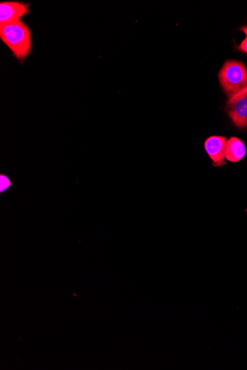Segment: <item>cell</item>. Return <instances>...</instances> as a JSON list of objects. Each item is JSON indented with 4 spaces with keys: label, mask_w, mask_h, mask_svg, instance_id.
<instances>
[{
    "label": "cell",
    "mask_w": 247,
    "mask_h": 370,
    "mask_svg": "<svg viewBox=\"0 0 247 370\" xmlns=\"http://www.w3.org/2000/svg\"><path fill=\"white\" fill-rule=\"evenodd\" d=\"M30 4L20 1H3L0 3V26L22 21L28 13Z\"/></svg>",
    "instance_id": "obj_4"
},
{
    "label": "cell",
    "mask_w": 247,
    "mask_h": 370,
    "mask_svg": "<svg viewBox=\"0 0 247 370\" xmlns=\"http://www.w3.org/2000/svg\"><path fill=\"white\" fill-rule=\"evenodd\" d=\"M0 38L18 60H24L32 51L31 29L23 21L0 26Z\"/></svg>",
    "instance_id": "obj_1"
},
{
    "label": "cell",
    "mask_w": 247,
    "mask_h": 370,
    "mask_svg": "<svg viewBox=\"0 0 247 370\" xmlns=\"http://www.w3.org/2000/svg\"><path fill=\"white\" fill-rule=\"evenodd\" d=\"M226 108L237 128H247V91L228 100Z\"/></svg>",
    "instance_id": "obj_3"
},
{
    "label": "cell",
    "mask_w": 247,
    "mask_h": 370,
    "mask_svg": "<svg viewBox=\"0 0 247 370\" xmlns=\"http://www.w3.org/2000/svg\"><path fill=\"white\" fill-rule=\"evenodd\" d=\"M243 32L246 34L245 40L242 43L239 47V49L245 53H247V26L242 28Z\"/></svg>",
    "instance_id": "obj_8"
},
{
    "label": "cell",
    "mask_w": 247,
    "mask_h": 370,
    "mask_svg": "<svg viewBox=\"0 0 247 370\" xmlns=\"http://www.w3.org/2000/svg\"><path fill=\"white\" fill-rule=\"evenodd\" d=\"M246 154L244 143L236 137L227 140L225 150V158L230 162L236 163L244 159Z\"/></svg>",
    "instance_id": "obj_6"
},
{
    "label": "cell",
    "mask_w": 247,
    "mask_h": 370,
    "mask_svg": "<svg viewBox=\"0 0 247 370\" xmlns=\"http://www.w3.org/2000/svg\"><path fill=\"white\" fill-rule=\"evenodd\" d=\"M0 183H1V192L10 187L12 185L11 181L7 177L4 176V175H1Z\"/></svg>",
    "instance_id": "obj_7"
},
{
    "label": "cell",
    "mask_w": 247,
    "mask_h": 370,
    "mask_svg": "<svg viewBox=\"0 0 247 370\" xmlns=\"http://www.w3.org/2000/svg\"><path fill=\"white\" fill-rule=\"evenodd\" d=\"M227 139L222 136H211L204 143V148L215 167L225 165V150Z\"/></svg>",
    "instance_id": "obj_5"
},
{
    "label": "cell",
    "mask_w": 247,
    "mask_h": 370,
    "mask_svg": "<svg viewBox=\"0 0 247 370\" xmlns=\"http://www.w3.org/2000/svg\"><path fill=\"white\" fill-rule=\"evenodd\" d=\"M218 80L228 100L247 91V70L240 62L231 60L225 62L218 74Z\"/></svg>",
    "instance_id": "obj_2"
}]
</instances>
